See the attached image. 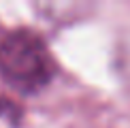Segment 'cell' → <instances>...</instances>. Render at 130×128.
<instances>
[{"instance_id":"cell-1","label":"cell","mask_w":130,"mask_h":128,"mask_svg":"<svg viewBox=\"0 0 130 128\" xmlns=\"http://www.w3.org/2000/svg\"><path fill=\"white\" fill-rule=\"evenodd\" d=\"M0 68L7 81L24 94H34L53 77L47 47L34 32L17 30L0 45Z\"/></svg>"}]
</instances>
